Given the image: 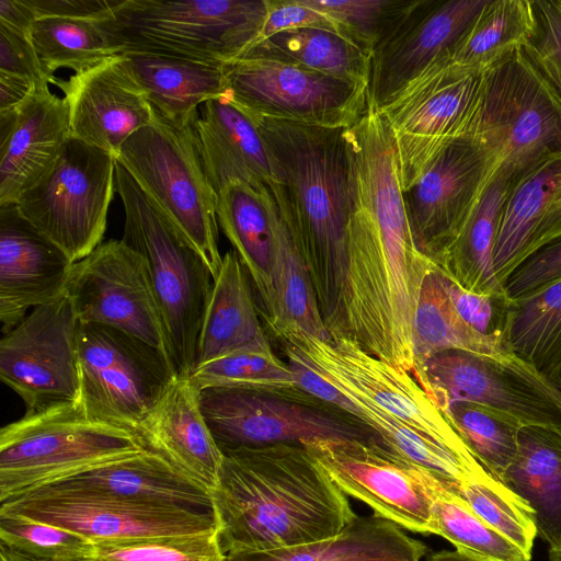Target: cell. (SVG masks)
<instances>
[{
    "mask_svg": "<svg viewBox=\"0 0 561 561\" xmlns=\"http://www.w3.org/2000/svg\"><path fill=\"white\" fill-rule=\"evenodd\" d=\"M211 491L225 553L266 551L337 536L357 516L300 444L224 451Z\"/></svg>",
    "mask_w": 561,
    "mask_h": 561,
    "instance_id": "6da1fadb",
    "label": "cell"
},
{
    "mask_svg": "<svg viewBox=\"0 0 561 561\" xmlns=\"http://www.w3.org/2000/svg\"><path fill=\"white\" fill-rule=\"evenodd\" d=\"M249 117L270 153L271 191L291 224L322 320L331 337H341L352 209L346 128Z\"/></svg>",
    "mask_w": 561,
    "mask_h": 561,
    "instance_id": "7a4b0ae2",
    "label": "cell"
},
{
    "mask_svg": "<svg viewBox=\"0 0 561 561\" xmlns=\"http://www.w3.org/2000/svg\"><path fill=\"white\" fill-rule=\"evenodd\" d=\"M115 184L125 211L122 241L145 261L170 358L178 376L188 377L213 288L211 271L117 161Z\"/></svg>",
    "mask_w": 561,
    "mask_h": 561,
    "instance_id": "3957f363",
    "label": "cell"
},
{
    "mask_svg": "<svg viewBox=\"0 0 561 561\" xmlns=\"http://www.w3.org/2000/svg\"><path fill=\"white\" fill-rule=\"evenodd\" d=\"M267 0H122L99 22L113 47L224 66L261 35Z\"/></svg>",
    "mask_w": 561,
    "mask_h": 561,
    "instance_id": "277c9868",
    "label": "cell"
},
{
    "mask_svg": "<svg viewBox=\"0 0 561 561\" xmlns=\"http://www.w3.org/2000/svg\"><path fill=\"white\" fill-rule=\"evenodd\" d=\"M146 449L135 432L94 416L81 400L25 413L0 431V503Z\"/></svg>",
    "mask_w": 561,
    "mask_h": 561,
    "instance_id": "5b68a950",
    "label": "cell"
},
{
    "mask_svg": "<svg viewBox=\"0 0 561 561\" xmlns=\"http://www.w3.org/2000/svg\"><path fill=\"white\" fill-rule=\"evenodd\" d=\"M467 138L512 182L561 152V100L524 49L482 72Z\"/></svg>",
    "mask_w": 561,
    "mask_h": 561,
    "instance_id": "8992f818",
    "label": "cell"
},
{
    "mask_svg": "<svg viewBox=\"0 0 561 561\" xmlns=\"http://www.w3.org/2000/svg\"><path fill=\"white\" fill-rule=\"evenodd\" d=\"M195 122L176 128L156 115L151 125L122 145L115 158L202 255L215 278L222 262L217 194L204 164Z\"/></svg>",
    "mask_w": 561,
    "mask_h": 561,
    "instance_id": "52a82bcc",
    "label": "cell"
},
{
    "mask_svg": "<svg viewBox=\"0 0 561 561\" xmlns=\"http://www.w3.org/2000/svg\"><path fill=\"white\" fill-rule=\"evenodd\" d=\"M201 409L220 450L314 440H378L368 426L301 389L205 388Z\"/></svg>",
    "mask_w": 561,
    "mask_h": 561,
    "instance_id": "ba28073f",
    "label": "cell"
},
{
    "mask_svg": "<svg viewBox=\"0 0 561 561\" xmlns=\"http://www.w3.org/2000/svg\"><path fill=\"white\" fill-rule=\"evenodd\" d=\"M272 334L337 388L373 403L463 458L479 461L450 414L409 373L368 354L347 337L325 341L295 328Z\"/></svg>",
    "mask_w": 561,
    "mask_h": 561,
    "instance_id": "9c48e42d",
    "label": "cell"
},
{
    "mask_svg": "<svg viewBox=\"0 0 561 561\" xmlns=\"http://www.w3.org/2000/svg\"><path fill=\"white\" fill-rule=\"evenodd\" d=\"M115 169V156L69 137L54 165L15 205L76 263L102 243L116 192Z\"/></svg>",
    "mask_w": 561,
    "mask_h": 561,
    "instance_id": "30bf717a",
    "label": "cell"
},
{
    "mask_svg": "<svg viewBox=\"0 0 561 561\" xmlns=\"http://www.w3.org/2000/svg\"><path fill=\"white\" fill-rule=\"evenodd\" d=\"M78 360L80 400L87 410L140 438L145 424L178 377L161 351L102 324L80 323Z\"/></svg>",
    "mask_w": 561,
    "mask_h": 561,
    "instance_id": "8fae6325",
    "label": "cell"
},
{
    "mask_svg": "<svg viewBox=\"0 0 561 561\" xmlns=\"http://www.w3.org/2000/svg\"><path fill=\"white\" fill-rule=\"evenodd\" d=\"M229 100L249 116L348 128L368 89L295 64L241 54L224 65Z\"/></svg>",
    "mask_w": 561,
    "mask_h": 561,
    "instance_id": "7c38bea8",
    "label": "cell"
},
{
    "mask_svg": "<svg viewBox=\"0 0 561 561\" xmlns=\"http://www.w3.org/2000/svg\"><path fill=\"white\" fill-rule=\"evenodd\" d=\"M481 75L443 59L377 110L392 133L402 192L447 145L468 137Z\"/></svg>",
    "mask_w": 561,
    "mask_h": 561,
    "instance_id": "4fadbf2b",
    "label": "cell"
},
{
    "mask_svg": "<svg viewBox=\"0 0 561 561\" xmlns=\"http://www.w3.org/2000/svg\"><path fill=\"white\" fill-rule=\"evenodd\" d=\"M416 381L446 411L451 403L468 401L496 410L523 426L561 433V391L517 356L445 351L421 366Z\"/></svg>",
    "mask_w": 561,
    "mask_h": 561,
    "instance_id": "5bb4252c",
    "label": "cell"
},
{
    "mask_svg": "<svg viewBox=\"0 0 561 561\" xmlns=\"http://www.w3.org/2000/svg\"><path fill=\"white\" fill-rule=\"evenodd\" d=\"M80 321L65 291L33 308L0 341V379L36 413L80 400Z\"/></svg>",
    "mask_w": 561,
    "mask_h": 561,
    "instance_id": "9a60e30c",
    "label": "cell"
},
{
    "mask_svg": "<svg viewBox=\"0 0 561 561\" xmlns=\"http://www.w3.org/2000/svg\"><path fill=\"white\" fill-rule=\"evenodd\" d=\"M304 446L345 494L364 502L374 515L401 529L435 535L434 495L445 484L436 477L379 440H314Z\"/></svg>",
    "mask_w": 561,
    "mask_h": 561,
    "instance_id": "2e32d148",
    "label": "cell"
},
{
    "mask_svg": "<svg viewBox=\"0 0 561 561\" xmlns=\"http://www.w3.org/2000/svg\"><path fill=\"white\" fill-rule=\"evenodd\" d=\"M66 293L81 324H102L124 331L170 358L145 261L124 241L101 243L73 263Z\"/></svg>",
    "mask_w": 561,
    "mask_h": 561,
    "instance_id": "e0dca14e",
    "label": "cell"
},
{
    "mask_svg": "<svg viewBox=\"0 0 561 561\" xmlns=\"http://www.w3.org/2000/svg\"><path fill=\"white\" fill-rule=\"evenodd\" d=\"M492 179V163L482 147L471 138H459L447 145L415 183L402 192L415 245L435 265Z\"/></svg>",
    "mask_w": 561,
    "mask_h": 561,
    "instance_id": "ac0fdd59",
    "label": "cell"
},
{
    "mask_svg": "<svg viewBox=\"0 0 561 561\" xmlns=\"http://www.w3.org/2000/svg\"><path fill=\"white\" fill-rule=\"evenodd\" d=\"M489 0H410L371 56L368 98L382 107L434 64L450 55Z\"/></svg>",
    "mask_w": 561,
    "mask_h": 561,
    "instance_id": "d6986e66",
    "label": "cell"
},
{
    "mask_svg": "<svg viewBox=\"0 0 561 561\" xmlns=\"http://www.w3.org/2000/svg\"><path fill=\"white\" fill-rule=\"evenodd\" d=\"M25 494L101 499L217 516L211 492L151 449L91 467Z\"/></svg>",
    "mask_w": 561,
    "mask_h": 561,
    "instance_id": "ffe728a7",
    "label": "cell"
},
{
    "mask_svg": "<svg viewBox=\"0 0 561 561\" xmlns=\"http://www.w3.org/2000/svg\"><path fill=\"white\" fill-rule=\"evenodd\" d=\"M0 513L19 514L56 525L81 534L93 542L219 530L217 516L101 499L23 494L0 503Z\"/></svg>",
    "mask_w": 561,
    "mask_h": 561,
    "instance_id": "44dd1931",
    "label": "cell"
},
{
    "mask_svg": "<svg viewBox=\"0 0 561 561\" xmlns=\"http://www.w3.org/2000/svg\"><path fill=\"white\" fill-rule=\"evenodd\" d=\"M50 83L64 92L70 137L115 157L133 134L156 121L145 92L122 55L67 80L54 77Z\"/></svg>",
    "mask_w": 561,
    "mask_h": 561,
    "instance_id": "7402d4cb",
    "label": "cell"
},
{
    "mask_svg": "<svg viewBox=\"0 0 561 561\" xmlns=\"http://www.w3.org/2000/svg\"><path fill=\"white\" fill-rule=\"evenodd\" d=\"M73 262L19 211L0 206V321L2 334L35 307L66 291Z\"/></svg>",
    "mask_w": 561,
    "mask_h": 561,
    "instance_id": "603a6c76",
    "label": "cell"
},
{
    "mask_svg": "<svg viewBox=\"0 0 561 561\" xmlns=\"http://www.w3.org/2000/svg\"><path fill=\"white\" fill-rule=\"evenodd\" d=\"M561 240V152L512 183L494 250V271L504 285L538 250Z\"/></svg>",
    "mask_w": 561,
    "mask_h": 561,
    "instance_id": "cb8c5ba5",
    "label": "cell"
},
{
    "mask_svg": "<svg viewBox=\"0 0 561 561\" xmlns=\"http://www.w3.org/2000/svg\"><path fill=\"white\" fill-rule=\"evenodd\" d=\"M16 113L12 130L0 141V206L15 204L43 178L70 137L67 102L48 85L37 88Z\"/></svg>",
    "mask_w": 561,
    "mask_h": 561,
    "instance_id": "d4e9b609",
    "label": "cell"
},
{
    "mask_svg": "<svg viewBox=\"0 0 561 561\" xmlns=\"http://www.w3.org/2000/svg\"><path fill=\"white\" fill-rule=\"evenodd\" d=\"M277 214L270 187L233 181L217 194L218 224L247 271L263 321L274 311Z\"/></svg>",
    "mask_w": 561,
    "mask_h": 561,
    "instance_id": "484cf974",
    "label": "cell"
},
{
    "mask_svg": "<svg viewBox=\"0 0 561 561\" xmlns=\"http://www.w3.org/2000/svg\"><path fill=\"white\" fill-rule=\"evenodd\" d=\"M141 438L148 449L169 458L210 492L216 488L224 454L203 415L199 390L188 377L178 376L171 382Z\"/></svg>",
    "mask_w": 561,
    "mask_h": 561,
    "instance_id": "4316f807",
    "label": "cell"
},
{
    "mask_svg": "<svg viewBox=\"0 0 561 561\" xmlns=\"http://www.w3.org/2000/svg\"><path fill=\"white\" fill-rule=\"evenodd\" d=\"M195 127L210 184L218 192L233 181L276 185L270 153L255 123L229 98L202 104Z\"/></svg>",
    "mask_w": 561,
    "mask_h": 561,
    "instance_id": "83f0119b",
    "label": "cell"
},
{
    "mask_svg": "<svg viewBox=\"0 0 561 561\" xmlns=\"http://www.w3.org/2000/svg\"><path fill=\"white\" fill-rule=\"evenodd\" d=\"M121 55L154 114L176 128L194 123L199 105L228 95L221 65L149 53Z\"/></svg>",
    "mask_w": 561,
    "mask_h": 561,
    "instance_id": "f1b7e54d",
    "label": "cell"
},
{
    "mask_svg": "<svg viewBox=\"0 0 561 561\" xmlns=\"http://www.w3.org/2000/svg\"><path fill=\"white\" fill-rule=\"evenodd\" d=\"M268 340L251 282L234 250L222 255L203 317L194 368Z\"/></svg>",
    "mask_w": 561,
    "mask_h": 561,
    "instance_id": "f546056e",
    "label": "cell"
},
{
    "mask_svg": "<svg viewBox=\"0 0 561 561\" xmlns=\"http://www.w3.org/2000/svg\"><path fill=\"white\" fill-rule=\"evenodd\" d=\"M501 482L528 504L537 534L549 547L561 545V433L523 426L516 457Z\"/></svg>",
    "mask_w": 561,
    "mask_h": 561,
    "instance_id": "4dcf8cb0",
    "label": "cell"
},
{
    "mask_svg": "<svg viewBox=\"0 0 561 561\" xmlns=\"http://www.w3.org/2000/svg\"><path fill=\"white\" fill-rule=\"evenodd\" d=\"M512 183L500 175L489 183L459 234L436 263L442 273L468 291L508 297L494 271V250Z\"/></svg>",
    "mask_w": 561,
    "mask_h": 561,
    "instance_id": "1f68e13d",
    "label": "cell"
},
{
    "mask_svg": "<svg viewBox=\"0 0 561 561\" xmlns=\"http://www.w3.org/2000/svg\"><path fill=\"white\" fill-rule=\"evenodd\" d=\"M426 546L396 524L373 516H356L337 536L266 551H230L225 561H353L396 554H426Z\"/></svg>",
    "mask_w": 561,
    "mask_h": 561,
    "instance_id": "d6a6232c",
    "label": "cell"
},
{
    "mask_svg": "<svg viewBox=\"0 0 561 561\" xmlns=\"http://www.w3.org/2000/svg\"><path fill=\"white\" fill-rule=\"evenodd\" d=\"M412 344L415 379L430 357L445 351L460 350L496 358L516 356L504 340L484 336L461 319L443 286L437 267L422 284L412 322Z\"/></svg>",
    "mask_w": 561,
    "mask_h": 561,
    "instance_id": "836d02e7",
    "label": "cell"
},
{
    "mask_svg": "<svg viewBox=\"0 0 561 561\" xmlns=\"http://www.w3.org/2000/svg\"><path fill=\"white\" fill-rule=\"evenodd\" d=\"M242 54L295 64L369 88L371 55L331 30L280 32L253 43Z\"/></svg>",
    "mask_w": 561,
    "mask_h": 561,
    "instance_id": "e575fe53",
    "label": "cell"
},
{
    "mask_svg": "<svg viewBox=\"0 0 561 561\" xmlns=\"http://www.w3.org/2000/svg\"><path fill=\"white\" fill-rule=\"evenodd\" d=\"M536 28L534 0H489L456 44L453 64L482 73L524 49Z\"/></svg>",
    "mask_w": 561,
    "mask_h": 561,
    "instance_id": "d590c367",
    "label": "cell"
},
{
    "mask_svg": "<svg viewBox=\"0 0 561 561\" xmlns=\"http://www.w3.org/2000/svg\"><path fill=\"white\" fill-rule=\"evenodd\" d=\"M505 340L514 355L547 378L561 368V280L511 300Z\"/></svg>",
    "mask_w": 561,
    "mask_h": 561,
    "instance_id": "8d00e7d4",
    "label": "cell"
},
{
    "mask_svg": "<svg viewBox=\"0 0 561 561\" xmlns=\"http://www.w3.org/2000/svg\"><path fill=\"white\" fill-rule=\"evenodd\" d=\"M31 41L44 72L50 79L59 68L79 73L119 55L99 22L93 21L37 19L31 31Z\"/></svg>",
    "mask_w": 561,
    "mask_h": 561,
    "instance_id": "74e56055",
    "label": "cell"
},
{
    "mask_svg": "<svg viewBox=\"0 0 561 561\" xmlns=\"http://www.w3.org/2000/svg\"><path fill=\"white\" fill-rule=\"evenodd\" d=\"M432 512L435 535L447 539L459 553L480 561H530V556L484 522L445 484L436 488Z\"/></svg>",
    "mask_w": 561,
    "mask_h": 561,
    "instance_id": "f35d334b",
    "label": "cell"
},
{
    "mask_svg": "<svg viewBox=\"0 0 561 561\" xmlns=\"http://www.w3.org/2000/svg\"><path fill=\"white\" fill-rule=\"evenodd\" d=\"M188 379L198 390L299 389L287 362L274 353L268 340L198 366L192 370Z\"/></svg>",
    "mask_w": 561,
    "mask_h": 561,
    "instance_id": "ab89813d",
    "label": "cell"
},
{
    "mask_svg": "<svg viewBox=\"0 0 561 561\" xmlns=\"http://www.w3.org/2000/svg\"><path fill=\"white\" fill-rule=\"evenodd\" d=\"M447 412L481 465L499 481L514 461L523 425L484 405L460 401Z\"/></svg>",
    "mask_w": 561,
    "mask_h": 561,
    "instance_id": "60d3db41",
    "label": "cell"
},
{
    "mask_svg": "<svg viewBox=\"0 0 561 561\" xmlns=\"http://www.w3.org/2000/svg\"><path fill=\"white\" fill-rule=\"evenodd\" d=\"M458 494L484 522L531 557L537 528L528 504L493 476L459 484Z\"/></svg>",
    "mask_w": 561,
    "mask_h": 561,
    "instance_id": "b9f144b4",
    "label": "cell"
},
{
    "mask_svg": "<svg viewBox=\"0 0 561 561\" xmlns=\"http://www.w3.org/2000/svg\"><path fill=\"white\" fill-rule=\"evenodd\" d=\"M0 543L48 561H90L95 554V542L81 534L10 513H0Z\"/></svg>",
    "mask_w": 561,
    "mask_h": 561,
    "instance_id": "7bdbcfd3",
    "label": "cell"
},
{
    "mask_svg": "<svg viewBox=\"0 0 561 561\" xmlns=\"http://www.w3.org/2000/svg\"><path fill=\"white\" fill-rule=\"evenodd\" d=\"M323 14L341 34L373 56L410 0H299Z\"/></svg>",
    "mask_w": 561,
    "mask_h": 561,
    "instance_id": "ee69618b",
    "label": "cell"
},
{
    "mask_svg": "<svg viewBox=\"0 0 561 561\" xmlns=\"http://www.w3.org/2000/svg\"><path fill=\"white\" fill-rule=\"evenodd\" d=\"M219 530L95 542L90 561H225Z\"/></svg>",
    "mask_w": 561,
    "mask_h": 561,
    "instance_id": "f6af8a7d",
    "label": "cell"
},
{
    "mask_svg": "<svg viewBox=\"0 0 561 561\" xmlns=\"http://www.w3.org/2000/svg\"><path fill=\"white\" fill-rule=\"evenodd\" d=\"M535 33L525 53L561 100V0H534Z\"/></svg>",
    "mask_w": 561,
    "mask_h": 561,
    "instance_id": "bcb514c9",
    "label": "cell"
},
{
    "mask_svg": "<svg viewBox=\"0 0 561 561\" xmlns=\"http://www.w3.org/2000/svg\"><path fill=\"white\" fill-rule=\"evenodd\" d=\"M439 273L443 286L461 319L476 332L506 342L511 299L468 291L440 271Z\"/></svg>",
    "mask_w": 561,
    "mask_h": 561,
    "instance_id": "7dc6e473",
    "label": "cell"
},
{
    "mask_svg": "<svg viewBox=\"0 0 561 561\" xmlns=\"http://www.w3.org/2000/svg\"><path fill=\"white\" fill-rule=\"evenodd\" d=\"M561 280V240L527 257L504 284L511 300L536 293Z\"/></svg>",
    "mask_w": 561,
    "mask_h": 561,
    "instance_id": "c3c4849f",
    "label": "cell"
},
{
    "mask_svg": "<svg viewBox=\"0 0 561 561\" xmlns=\"http://www.w3.org/2000/svg\"><path fill=\"white\" fill-rule=\"evenodd\" d=\"M0 72L28 79L38 87L50 83L31 37L0 25Z\"/></svg>",
    "mask_w": 561,
    "mask_h": 561,
    "instance_id": "681fc988",
    "label": "cell"
},
{
    "mask_svg": "<svg viewBox=\"0 0 561 561\" xmlns=\"http://www.w3.org/2000/svg\"><path fill=\"white\" fill-rule=\"evenodd\" d=\"M305 27H319L336 32L333 24L323 14L302 4L299 0H267L266 19L256 42L280 32Z\"/></svg>",
    "mask_w": 561,
    "mask_h": 561,
    "instance_id": "f907efd6",
    "label": "cell"
},
{
    "mask_svg": "<svg viewBox=\"0 0 561 561\" xmlns=\"http://www.w3.org/2000/svg\"><path fill=\"white\" fill-rule=\"evenodd\" d=\"M37 19L60 18L102 22L122 0H25Z\"/></svg>",
    "mask_w": 561,
    "mask_h": 561,
    "instance_id": "816d5d0a",
    "label": "cell"
},
{
    "mask_svg": "<svg viewBox=\"0 0 561 561\" xmlns=\"http://www.w3.org/2000/svg\"><path fill=\"white\" fill-rule=\"evenodd\" d=\"M36 16L25 0H0V25L31 37Z\"/></svg>",
    "mask_w": 561,
    "mask_h": 561,
    "instance_id": "f5cc1de1",
    "label": "cell"
},
{
    "mask_svg": "<svg viewBox=\"0 0 561 561\" xmlns=\"http://www.w3.org/2000/svg\"><path fill=\"white\" fill-rule=\"evenodd\" d=\"M37 88L41 87L28 79L0 72V111H7L19 106Z\"/></svg>",
    "mask_w": 561,
    "mask_h": 561,
    "instance_id": "db71d44e",
    "label": "cell"
},
{
    "mask_svg": "<svg viewBox=\"0 0 561 561\" xmlns=\"http://www.w3.org/2000/svg\"><path fill=\"white\" fill-rule=\"evenodd\" d=\"M0 561H48L34 558L0 543Z\"/></svg>",
    "mask_w": 561,
    "mask_h": 561,
    "instance_id": "11a10c76",
    "label": "cell"
},
{
    "mask_svg": "<svg viewBox=\"0 0 561 561\" xmlns=\"http://www.w3.org/2000/svg\"><path fill=\"white\" fill-rule=\"evenodd\" d=\"M430 561H480L469 558L458 551H439L432 554Z\"/></svg>",
    "mask_w": 561,
    "mask_h": 561,
    "instance_id": "9f6ffc18",
    "label": "cell"
},
{
    "mask_svg": "<svg viewBox=\"0 0 561 561\" xmlns=\"http://www.w3.org/2000/svg\"><path fill=\"white\" fill-rule=\"evenodd\" d=\"M422 559L421 556L415 554H396V556H386V557H376V558H364L357 559L353 561H420Z\"/></svg>",
    "mask_w": 561,
    "mask_h": 561,
    "instance_id": "6f0895ef",
    "label": "cell"
},
{
    "mask_svg": "<svg viewBox=\"0 0 561 561\" xmlns=\"http://www.w3.org/2000/svg\"><path fill=\"white\" fill-rule=\"evenodd\" d=\"M549 561H561V545L549 547Z\"/></svg>",
    "mask_w": 561,
    "mask_h": 561,
    "instance_id": "680465c9",
    "label": "cell"
},
{
    "mask_svg": "<svg viewBox=\"0 0 561 561\" xmlns=\"http://www.w3.org/2000/svg\"><path fill=\"white\" fill-rule=\"evenodd\" d=\"M550 380L561 391V368L550 378Z\"/></svg>",
    "mask_w": 561,
    "mask_h": 561,
    "instance_id": "91938a15",
    "label": "cell"
}]
</instances>
